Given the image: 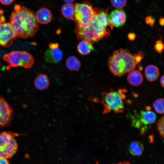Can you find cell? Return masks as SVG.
Returning a JSON list of instances; mask_svg holds the SVG:
<instances>
[{"label": "cell", "mask_w": 164, "mask_h": 164, "mask_svg": "<svg viewBox=\"0 0 164 164\" xmlns=\"http://www.w3.org/2000/svg\"><path fill=\"white\" fill-rule=\"evenodd\" d=\"M92 43L87 40L82 39L77 45V49L78 52L82 55L88 54L94 50Z\"/></svg>", "instance_id": "16"}, {"label": "cell", "mask_w": 164, "mask_h": 164, "mask_svg": "<svg viewBox=\"0 0 164 164\" xmlns=\"http://www.w3.org/2000/svg\"><path fill=\"white\" fill-rule=\"evenodd\" d=\"M21 134L10 131L0 132V157L9 159L12 158L18 149L15 136Z\"/></svg>", "instance_id": "5"}, {"label": "cell", "mask_w": 164, "mask_h": 164, "mask_svg": "<svg viewBox=\"0 0 164 164\" xmlns=\"http://www.w3.org/2000/svg\"><path fill=\"white\" fill-rule=\"evenodd\" d=\"M14 111L9 104L0 96V128L9 126L14 116Z\"/></svg>", "instance_id": "9"}, {"label": "cell", "mask_w": 164, "mask_h": 164, "mask_svg": "<svg viewBox=\"0 0 164 164\" xmlns=\"http://www.w3.org/2000/svg\"><path fill=\"white\" fill-rule=\"evenodd\" d=\"M164 47L163 43L161 40H157L155 45V50L159 53H161Z\"/></svg>", "instance_id": "26"}, {"label": "cell", "mask_w": 164, "mask_h": 164, "mask_svg": "<svg viewBox=\"0 0 164 164\" xmlns=\"http://www.w3.org/2000/svg\"><path fill=\"white\" fill-rule=\"evenodd\" d=\"M4 11L0 8V24L5 22V19L4 16Z\"/></svg>", "instance_id": "28"}, {"label": "cell", "mask_w": 164, "mask_h": 164, "mask_svg": "<svg viewBox=\"0 0 164 164\" xmlns=\"http://www.w3.org/2000/svg\"><path fill=\"white\" fill-rule=\"evenodd\" d=\"M156 119V115L153 111H142L140 116V121L144 125L152 124Z\"/></svg>", "instance_id": "18"}, {"label": "cell", "mask_w": 164, "mask_h": 164, "mask_svg": "<svg viewBox=\"0 0 164 164\" xmlns=\"http://www.w3.org/2000/svg\"><path fill=\"white\" fill-rule=\"evenodd\" d=\"M153 107L156 112L160 114L164 113V99L160 98L155 100L153 104Z\"/></svg>", "instance_id": "22"}, {"label": "cell", "mask_w": 164, "mask_h": 164, "mask_svg": "<svg viewBox=\"0 0 164 164\" xmlns=\"http://www.w3.org/2000/svg\"><path fill=\"white\" fill-rule=\"evenodd\" d=\"M67 68L71 71H77L81 67V63L76 56H71L68 57L66 60Z\"/></svg>", "instance_id": "21"}, {"label": "cell", "mask_w": 164, "mask_h": 164, "mask_svg": "<svg viewBox=\"0 0 164 164\" xmlns=\"http://www.w3.org/2000/svg\"><path fill=\"white\" fill-rule=\"evenodd\" d=\"M145 77L150 81H154L159 77V70L156 66L150 65L146 67L145 70Z\"/></svg>", "instance_id": "17"}, {"label": "cell", "mask_w": 164, "mask_h": 164, "mask_svg": "<svg viewBox=\"0 0 164 164\" xmlns=\"http://www.w3.org/2000/svg\"><path fill=\"white\" fill-rule=\"evenodd\" d=\"M14 0H0V2L3 5H9L11 4Z\"/></svg>", "instance_id": "29"}, {"label": "cell", "mask_w": 164, "mask_h": 164, "mask_svg": "<svg viewBox=\"0 0 164 164\" xmlns=\"http://www.w3.org/2000/svg\"><path fill=\"white\" fill-rule=\"evenodd\" d=\"M162 116L156 122L158 131L162 138H164V118Z\"/></svg>", "instance_id": "24"}, {"label": "cell", "mask_w": 164, "mask_h": 164, "mask_svg": "<svg viewBox=\"0 0 164 164\" xmlns=\"http://www.w3.org/2000/svg\"><path fill=\"white\" fill-rule=\"evenodd\" d=\"M128 37L130 40L132 41L135 39L136 37V35L134 33H130L128 34Z\"/></svg>", "instance_id": "31"}, {"label": "cell", "mask_w": 164, "mask_h": 164, "mask_svg": "<svg viewBox=\"0 0 164 164\" xmlns=\"http://www.w3.org/2000/svg\"><path fill=\"white\" fill-rule=\"evenodd\" d=\"M129 150L132 155L135 156H140L144 151V145L140 142L133 141L129 145Z\"/></svg>", "instance_id": "20"}, {"label": "cell", "mask_w": 164, "mask_h": 164, "mask_svg": "<svg viewBox=\"0 0 164 164\" xmlns=\"http://www.w3.org/2000/svg\"><path fill=\"white\" fill-rule=\"evenodd\" d=\"M17 37L16 33L10 22L0 24V46H10Z\"/></svg>", "instance_id": "8"}, {"label": "cell", "mask_w": 164, "mask_h": 164, "mask_svg": "<svg viewBox=\"0 0 164 164\" xmlns=\"http://www.w3.org/2000/svg\"><path fill=\"white\" fill-rule=\"evenodd\" d=\"M127 79L131 85L135 86L141 85L143 80V76L141 73L139 71L134 69L129 72Z\"/></svg>", "instance_id": "13"}, {"label": "cell", "mask_w": 164, "mask_h": 164, "mask_svg": "<svg viewBox=\"0 0 164 164\" xmlns=\"http://www.w3.org/2000/svg\"><path fill=\"white\" fill-rule=\"evenodd\" d=\"M75 31L78 40L85 39L92 43L98 41L110 36V31L99 24L95 19L86 26L81 28H75Z\"/></svg>", "instance_id": "3"}, {"label": "cell", "mask_w": 164, "mask_h": 164, "mask_svg": "<svg viewBox=\"0 0 164 164\" xmlns=\"http://www.w3.org/2000/svg\"><path fill=\"white\" fill-rule=\"evenodd\" d=\"M36 19L41 24H46L50 22L52 18V15L51 11L46 8H42L36 12Z\"/></svg>", "instance_id": "12"}, {"label": "cell", "mask_w": 164, "mask_h": 164, "mask_svg": "<svg viewBox=\"0 0 164 164\" xmlns=\"http://www.w3.org/2000/svg\"></svg>", "instance_id": "36"}, {"label": "cell", "mask_w": 164, "mask_h": 164, "mask_svg": "<svg viewBox=\"0 0 164 164\" xmlns=\"http://www.w3.org/2000/svg\"><path fill=\"white\" fill-rule=\"evenodd\" d=\"M50 82L46 75L41 73L36 78L34 81L35 87L38 90H43L47 89L49 87Z\"/></svg>", "instance_id": "15"}, {"label": "cell", "mask_w": 164, "mask_h": 164, "mask_svg": "<svg viewBox=\"0 0 164 164\" xmlns=\"http://www.w3.org/2000/svg\"><path fill=\"white\" fill-rule=\"evenodd\" d=\"M164 76L163 75L160 79V83L162 86L163 87L164 86Z\"/></svg>", "instance_id": "32"}, {"label": "cell", "mask_w": 164, "mask_h": 164, "mask_svg": "<svg viewBox=\"0 0 164 164\" xmlns=\"http://www.w3.org/2000/svg\"><path fill=\"white\" fill-rule=\"evenodd\" d=\"M74 20L75 28H81L88 25L94 19L96 8L88 2L74 4Z\"/></svg>", "instance_id": "4"}, {"label": "cell", "mask_w": 164, "mask_h": 164, "mask_svg": "<svg viewBox=\"0 0 164 164\" xmlns=\"http://www.w3.org/2000/svg\"><path fill=\"white\" fill-rule=\"evenodd\" d=\"M75 5L67 3L63 5L61 9L63 16L67 19L74 20Z\"/></svg>", "instance_id": "19"}, {"label": "cell", "mask_w": 164, "mask_h": 164, "mask_svg": "<svg viewBox=\"0 0 164 164\" xmlns=\"http://www.w3.org/2000/svg\"><path fill=\"white\" fill-rule=\"evenodd\" d=\"M10 23L17 37L27 39L34 36L39 29L35 14L30 9L16 4L10 16Z\"/></svg>", "instance_id": "1"}, {"label": "cell", "mask_w": 164, "mask_h": 164, "mask_svg": "<svg viewBox=\"0 0 164 164\" xmlns=\"http://www.w3.org/2000/svg\"><path fill=\"white\" fill-rule=\"evenodd\" d=\"M3 58L11 67H21L26 69L31 68L34 61L33 56L24 50L11 52L4 55Z\"/></svg>", "instance_id": "6"}, {"label": "cell", "mask_w": 164, "mask_h": 164, "mask_svg": "<svg viewBox=\"0 0 164 164\" xmlns=\"http://www.w3.org/2000/svg\"><path fill=\"white\" fill-rule=\"evenodd\" d=\"M109 68L114 75L121 77L134 69L136 66L133 55L125 49H119L108 58Z\"/></svg>", "instance_id": "2"}, {"label": "cell", "mask_w": 164, "mask_h": 164, "mask_svg": "<svg viewBox=\"0 0 164 164\" xmlns=\"http://www.w3.org/2000/svg\"><path fill=\"white\" fill-rule=\"evenodd\" d=\"M114 164H131L129 162H120L117 163H116Z\"/></svg>", "instance_id": "35"}, {"label": "cell", "mask_w": 164, "mask_h": 164, "mask_svg": "<svg viewBox=\"0 0 164 164\" xmlns=\"http://www.w3.org/2000/svg\"><path fill=\"white\" fill-rule=\"evenodd\" d=\"M159 24L162 26H163L164 24V19L163 18H161L159 20Z\"/></svg>", "instance_id": "33"}, {"label": "cell", "mask_w": 164, "mask_h": 164, "mask_svg": "<svg viewBox=\"0 0 164 164\" xmlns=\"http://www.w3.org/2000/svg\"><path fill=\"white\" fill-rule=\"evenodd\" d=\"M0 164H10L8 159L0 157Z\"/></svg>", "instance_id": "30"}, {"label": "cell", "mask_w": 164, "mask_h": 164, "mask_svg": "<svg viewBox=\"0 0 164 164\" xmlns=\"http://www.w3.org/2000/svg\"><path fill=\"white\" fill-rule=\"evenodd\" d=\"M144 53L143 52L139 51L137 53L133 55L134 59L136 64H138L144 58Z\"/></svg>", "instance_id": "25"}, {"label": "cell", "mask_w": 164, "mask_h": 164, "mask_svg": "<svg viewBox=\"0 0 164 164\" xmlns=\"http://www.w3.org/2000/svg\"><path fill=\"white\" fill-rule=\"evenodd\" d=\"M63 56V52L59 48L58 43H50L49 44V48L45 53V58L46 62L57 63L62 60Z\"/></svg>", "instance_id": "10"}, {"label": "cell", "mask_w": 164, "mask_h": 164, "mask_svg": "<svg viewBox=\"0 0 164 164\" xmlns=\"http://www.w3.org/2000/svg\"><path fill=\"white\" fill-rule=\"evenodd\" d=\"M123 91V90L120 89L118 91L105 93L104 95L105 103L104 112L107 113L111 111L117 113L123 112L124 108L123 99L125 94Z\"/></svg>", "instance_id": "7"}, {"label": "cell", "mask_w": 164, "mask_h": 164, "mask_svg": "<svg viewBox=\"0 0 164 164\" xmlns=\"http://www.w3.org/2000/svg\"><path fill=\"white\" fill-rule=\"evenodd\" d=\"M110 27L112 29L113 27H119L123 26L126 20L127 16L125 11L121 9L113 10L108 16Z\"/></svg>", "instance_id": "11"}, {"label": "cell", "mask_w": 164, "mask_h": 164, "mask_svg": "<svg viewBox=\"0 0 164 164\" xmlns=\"http://www.w3.org/2000/svg\"><path fill=\"white\" fill-rule=\"evenodd\" d=\"M112 5L117 9L124 8L126 5L127 0H110Z\"/></svg>", "instance_id": "23"}, {"label": "cell", "mask_w": 164, "mask_h": 164, "mask_svg": "<svg viewBox=\"0 0 164 164\" xmlns=\"http://www.w3.org/2000/svg\"><path fill=\"white\" fill-rule=\"evenodd\" d=\"M65 2L68 3H72L76 0H63Z\"/></svg>", "instance_id": "34"}, {"label": "cell", "mask_w": 164, "mask_h": 164, "mask_svg": "<svg viewBox=\"0 0 164 164\" xmlns=\"http://www.w3.org/2000/svg\"><path fill=\"white\" fill-rule=\"evenodd\" d=\"M94 19L101 25L104 28L110 26L108 10H100L96 8V13Z\"/></svg>", "instance_id": "14"}, {"label": "cell", "mask_w": 164, "mask_h": 164, "mask_svg": "<svg viewBox=\"0 0 164 164\" xmlns=\"http://www.w3.org/2000/svg\"><path fill=\"white\" fill-rule=\"evenodd\" d=\"M145 21L147 24L151 26H153L155 22V19L152 16H148L146 18Z\"/></svg>", "instance_id": "27"}]
</instances>
